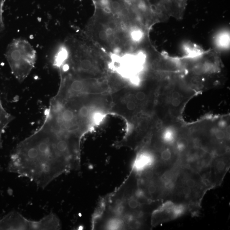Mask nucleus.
<instances>
[{"instance_id": "nucleus-1", "label": "nucleus", "mask_w": 230, "mask_h": 230, "mask_svg": "<svg viewBox=\"0 0 230 230\" xmlns=\"http://www.w3.org/2000/svg\"><path fill=\"white\" fill-rule=\"evenodd\" d=\"M9 168L42 188L62 174L78 170L63 148L61 135L45 123L18 144Z\"/></svg>"}, {"instance_id": "nucleus-2", "label": "nucleus", "mask_w": 230, "mask_h": 230, "mask_svg": "<svg viewBox=\"0 0 230 230\" xmlns=\"http://www.w3.org/2000/svg\"><path fill=\"white\" fill-rule=\"evenodd\" d=\"M144 31L122 15L107 10L98 11L87 24L84 36L113 59L137 50Z\"/></svg>"}, {"instance_id": "nucleus-3", "label": "nucleus", "mask_w": 230, "mask_h": 230, "mask_svg": "<svg viewBox=\"0 0 230 230\" xmlns=\"http://www.w3.org/2000/svg\"><path fill=\"white\" fill-rule=\"evenodd\" d=\"M152 204L138 188L137 177L130 172L122 185L101 200V208L105 220L120 230L143 229L147 212Z\"/></svg>"}, {"instance_id": "nucleus-4", "label": "nucleus", "mask_w": 230, "mask_h": 230, "mask_svg": "<svg viewBox=\"0 0 230 230\" xmlns=\"http://www.w3.org/2000/svg\"><path fill=\"white\" fill-rule=\"evenodd\" d=\"M107 54L84 36L70 37L56 54L55 65L60 71H69L90 78L101 75Z\"/></svg>"}, {"instance_id": "nucleus-5", "label": "nucleus", "mask_w": 230, "mask_h": 230, "mask_svg": "<svg viewBox=\"0 0 230 230\" xmlns=\"http://www.w3.org/2000/svg\"><path fill=\"white\" fill-rule=\"evenodd\" d=\"M5 56L12 73L22 82L33 69L36 61V52L27 40L22 38L13 40L6 50Z\"/></svg>"}, {"instance_id": "nucleus-6", "label": "nucleus", "mask_w": 230, "mask_h": 230, "mask_svg": "<svg viewBox=\"0 0 230 230\" xmlns=\"http://www.w3.org/2000/svg\"><path fill=\"white\" fill-rule=\"evenodd\" d=\"M60 220L52 212L39 221H31L17 212H12L0 220V230H59Z\"/></svg>"}, {"instance_id": "nucleus-7", "label": "nucleus", "mask_w": 230, "mask_h": 230, "mask_svg": "<svg viewBox=\"0 0 230 230\" xmlns=\"http://www.w3.org/2000/svg\"><path fill=\"white\" fill-rule=\"evenodd\" d=\"M188 211V207L183 203L167 201L152 211L150 216L152 227L170 221L182 216Z\"/></svg>"}, {"instance_id": "nucleus-8", "label": "nucleus", "mask_w": 230, "mask_h": 230, "mask_svg": "<svg viewBox=\"0 0 230 230\" xmlns=\"http://www.w3.org/2000/svg\"><path fill=\"white\" fill-rule=\"evenodd\" d=\"M230 167L229 159L225 154L213 158L207 172L203 175L211 188L222 184Z\"/></svg>"}, {"instance_id": "nucleus-9", "label": "nucleus", "mask_w": 230, "mask_h": 230, "mask_svg": "<svg viewBox=\"0 0 230 230\" xmlns=\"http://www.w3.org/2000/svg\"><path fill=\"white\" fill-rule=\"evenodd\" d=\"M157 161L156 154L147 149L140 150L136 155L131 167V172L139 174L151 168Z\"/></svg>"}, {"instance_id": "nucleus-10", "label": "nucleus", "mask_w": 230, "mask_h": 230, "mask_svg": "<svg viewBox=\"0 0 230 230\" xmlns=\"http://www.w3.org/2000/svg\"><path fill=\"white\" fill-rule=\"evenodd\" d=\"M14 119L13 115L6 111L0 99V148L2 147V136L7 126Z\"/></svg>"}, {"instance_id": "nucleus-11", "label": "nucleus", "mask_w": 230, "mask_h": 230, "mask_svg": "<svg viewBox=\"0 0 230 230\" xmlns=\"http://www.w3.org/2000/svg\"><path fill=\"white\" fill-rule=\"evenodd\" d=\"M177 138V134L176 131L173 128L170 127L164 130L161 136L163 143L169 145L174 144Z\"/></svg>"}, {"instance_id": "nucleus-12", "label": "nucleus", "mask_w": 230, "mask_h": 230, "mask_svg": "<svg viewBox=\"0 0 230 230\" xmlns=\"http://www.w3.org/2000/svg\"><path fill=\"white\" fill-rule=\"evenodd\" d=\"M215 43L219 48L227 49L230 44V36L229 32L224 31L219 33L215 38Z\"/></svg>"}, {"instance_id": "nucleus-13", "label": "nucleus", "mask_w": 230, "mask_h": 230, "mask_svg": "<svg viewBox=\"0 0 230 230\" xmlns=\"http://www.w3.org/2000/svg\"><path fill=\"white\" fill-rule=\"evenodd\" d=\"M174 144L177 151L181 153L188 150L190 146V141L187 138L182 136L177 138Z\"/></svg>"}, {"instance_id": "nucleus-14", "label": "nucleus", "mask_w": 230, "mask_h": 230, "mask_svg": "<svg viewBox=\"0 0 230 230\" xmlns=\"http://www.w3.org/2000/svg\"><path fill=\"white\" fill-rule=\"evenodd\" d=\"M214 135L218 141H222L224 140L226 137V133L223 130L216 129L214 131Z\"/></svg>"}, {"instance_id": "nucleus-15", "label": "nucleus", "mask_w": 230, "mask_h": 230, "mask_svg": "<svg viewBox=\"0 0 230 230\" xmlns=\"http://www.w3.org/2000/svg\"><path fill=\"white\" fill-rule=\"evenodd\" d=\"M127 109L129 111H133L136 108V104L134 101L129 100L126 104Z\"/></svg>"}, {"instance_id": "nucleus-16", "label": "nucleus", "mask_w": 230, "mask_h": 230, "mask_svg": "<svg viewBox=\"0 0 230 230\" xmlns=\"http://www.w3.org/2000/svg\"><path fill=\"white\" fill-rule=\"evenodd\" d=\"M135 98L138 101H143L146 98V95L142 91H138L135 95Z\"/></svg>"}, {"instance_id": "nucleus-17", "label": "nucleus", "mask_w": 230, "mask_h": 230, "mask_svg": "<svg viewBox=\"0 0 230 230\" xmlns=\"http://www.w3.org/2000/svg\"><path fill=\"white\" fill-rule=\"evenodd\" d=\"M180 103L181 101L179 98V99H173L172 101V104L174 107H177V106H179Z\"/></svg>"}, {"instance_id": "nucleus-18", "label": "nucleus", "mask_w": 230, "mask_h": 230, "mask_svg": "<svg viewBox=\"0 0 230 230\" xmlns=\"http://www.w3.org/2000/svg\"><path fill=\"white\" fill-rule=\"evenodd\" d=\"M172 97L173 99H179L180 97V94L178 92L175 91L172 94Z\"/></svg>"}, {"instance_id": "nucleus-19", "label": "nucleus", "mask_w": 230, "mask_h": 230, "mask_svg": "<svg viewBox=\"0 0 230 230\" xmlns=\"http://www.w3.org/2000/svg\"><path fill=\"white\" fill-rule=\"evenodd\" d=\"M4 29V24L2 19H0V32H1Z\"/></svg>"}]
</instances>
